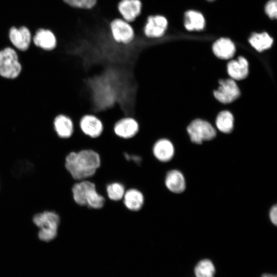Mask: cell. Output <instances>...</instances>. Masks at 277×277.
<instances>
[{"label":"cell","instance_id":"6da1fadb","mask_svg":"<svg viewBox=\"0 0 277 277\" xmlns=\"http://www.w3.org/2000/svg\"><path fill=\"white\" fill-rule=\"evenodd\" d=\"M101 163L100 153L92 148L69 152L65 157L64 166L72 177L78 181L93 176Z\"/></svg>","mask_w":277,"mask_h":277},{"label":"cell","instance_id":"7a4b0ae2","mask_svg":"<svg viewBox=\"0 0 277 277\" xmlns=\"http://www.w3.org/2000/svg\"><path fill=\"white\" fill-rule=\"evenodd\" d=\"M31 222L36 228L37 236L41 241L49 242L56 238L61 217L55 211L44 210L36 212L32 215Z\"/></svg>","mask_w":277,"mask_h":277},{"label":"cell","instance_id":"3957f363","mask_svg":"<svg viewBox=\"0 0 277 277\" xmlns=\"http://www.w3.org/2000/svg\"><path fill=\"white\" fill-rule=\"evenodd\" d=\"M72 197L78 205L86 206L93 209L101 208L105 199L96 191L95 184L88 181H81L72 187Z\"/></svg>","mask_w":277,"mask_h":277},{"label":"cell","instance_id":"277c9868","mask_svg":"<svg viewBox=\"0 0 277 277\" xmlns=\"http://www.w3.org/2000/svg\"><path fill=\"white\" fill-rule=\"evenodd\" d=\"M108 30L113 41L120 45L128 46L136 38L135 32L132 24L121 17L114 18L110 21Z\"/></svg>","mask_w":277,"mask_h":277},{"label":"cell","instance_id":"5b68a950","mask_svg":"<svg viewBox=\"0 0 277 277\" xmlns=\"http://www.w3.org/2000/svg\"><path fill=\"white\" fill-rule=\"evenodd\" d=\"M22 70L17 51L8 46L0 50V76L7 79L17 77Z\"/></svg>","mask_w":277,"mask_h":277},{"label":"cell","instance_id":"8992f818","mask_svg":"<svg viewBox=\"0 0 277 277\" xmlns=\"http://www.w3.org/2000/svg\"><path fill=\"white\" fill-rule=\"evenodd\" d=\"M168 26L169 22L165 15L160 14H151L146 18L142 33L147 39L156 40L164 36Z\"/></svg>","mask_w":277,"mask_h":277},{"label":"cell","instance_id":"52a82bcc","mask_svg":"<svg viewBox=\"0 0 277 277\" xmlns=\"http://www.w3.org/2000/svg\"><path fill=\"white\" fill-rule=\"evenodd\" d=\"M78 128L81 132L87 137L97 139L103 133L104 124L101 118L94 113L83 115L78 122Z\"/></svg>","mask_w":277,"mask_h":277},{"label":"cell","instance_id":"ba28073f","mask_svg":"<svg viewBox=\"0 0 277 277\" xmlns=\"http://www.w3.org/2000/svg\"><path fill=\"white\" fill-rule=\"evenodd\" d=\"M140 128L138 121L131 115H125L117 120L112 126V132L117 138L130 140L138 134Z\"/></svg>","mask_w":277,"mask_h":277},{"label":"cell","instance_id":"9c48e42d","mask_svg":"<svg viewBox=\"0 0 277 277\" xmlns=\"http://www.w3.org/2000/svg\"><path fill=\"white\" fill-rule=\"evenodd\" d=\"M187 131L191 141L200 144L204 141L213 139L216 131L208 122L200 119L193 121L187 127Z\"/></svg>","mask_w":277,"mask_h":277},{"label":"cell","instance_id":"30bf717a","mask_svg":"<svg viewBox=\"0 0 277 277\" xmlns=\"http://www.w3.org/2000/svg\"><path fill=\"white\" fill-rule=\"evenodd\" d=\"M8 37L12 47L18 51H26L32 43V32L25 25L18 27L11 26L8 30Z\"/></svg>","mask_w":277,"mask_h":277},{"label":"cell","instance_id":"8fae6325","mask_svg":"<svg viewBox=\"0 0 277 277\" xmlns=\"http://www.w3.org/2000/svg\"><path fill=\"white\" fill-rule=\"evenodd\" d=\"M32 43L41 50L50 51L56 48L57 39L51 29L39 28L32 34Z\"/></svg>","mask_w":277,"mask_h":277},{"label":"cell","instance_id":"7c38bea8","mask_svg":"<svg viewBox=\"0 0 277 277\" xmlns=\"http://www.w3.org/2000/svg\"><path fill=\"white\" fill-rule=\"evenodd\" d=\"M219 84L220 86L213 92L214 96L219 102L230 103L239 97L240 89L233 79L221 80Z\"/></svg>","mask_w":277,"mask_h":277},{"label":"cell","instance_id":"4fadbf2b","mask_svg":"<svg viewBox=\"0 0 277 277\" xmlns=\"http://www.w3.org/2000/svg\"><path fill=\"white\" fill-rule=\"evenodd\" d=\"M143 4L141 0H120L117 10L121 18L132 23L141 15Z\"/></svg>","mask_w":277,"mask_h":277},{"label":"cell","instance_id":"5bb4252c","mask_svg":"<svg viewBox=\"0 0 277 277\" xmlns=\"http://www.w3.org/2000/svg\"><path fill=\"white\" fill-rule=\"evenodd\" d=\"M154 157L161 162L170 161L174 155V147L172 142L165 137L156 139L151 146Z\"/></svg>","mask_w":277,"mask_h":277},{"label":"cell","instance_id":"9a60e30c","mask_svg":"<svg viewBox=\"0 0 277 277\" xmlns=\"http://www.w3.org/2000/svg\"><path fill=\"white\" fill-rule=\"evenodd\" d=\"M53 127L57 136L62 139L70 138L75 130L73 121L70 116L64 114H60L55 117Z\"/></svg>","mask_w":277,"mask_h":277},{"label":"cell","instance_id":"2e32d148","mask_svg":"<svg viewBox=\"0 0 277 277\" xmlns=\"http://www.w3.org/2000/svg\"><path fill=\"white\" fill-rule=\"evenodd\" d=\"M165 184L171 192L181 193L186 189V180L184 174L176 169L170 170L165 176Z\"/></svg>","mask_w":277,"mask_h":277},{"label":"cell","instance_id":"e0dca14e","mask_svg":"<svg viewBox=\"0 0 277 277\" xmlns=\"http://www.w3.org/2000/svg\"><path fill=\"white\" fill-rule=\"evenodd\" d=\"M227 71L233 80H241L246 78L248 74V63L243 56L238 60L230 61L227 65Z\"/></svg>","mask_w":277,"mask_h":277},{"label":"cell","instance_id":"ac0fdd59","mask_svg":"<svg viewBox=\"0 0 277 277\" xmlns=\"http://www.w3.org/2000/svg\"><path fill=\"white\" fill-rule=\"evenodd\" d=\"M212 50L217 57L227 60L233 56L235 47L233 43L229 38H221L214 43Z\"/></svg>","mask_w":277,"mask_h":277},{"label":"cell","instance_id":"d6986e66","mask_svg":"<svg viewBox=\"0 0 277 277\" xmlns=\"http://www.w3.org/2000/svg\"><path fill=\"white\" fill-rule=\"evenodd\" d=\"M123 199L126 207L134 211L141 209L144 202L143 194L136 189H130L125 191Z\"/></svg>","mask_w":277,"mask_h":277},{"label":"cell","instance_id":"ffe728a7","mask_svg":"<svg viewBox=\"0 0 277 277\" xmlns=\"http://www.w3.org/2000/svg\"><path fill=\"white\" fill-rule=\"evenodd\" d=\"M205 25L204 17L200 12L189 10L185 13L184 26L187 30H201L204 28Z\"/></svg>","mask_w":277,"mask_h":277},{"label":"cell","instance_id":"44dd1931","mask_svg":"<svg viewBox=\"0 0 277 277\" xmlns=\"http://www.w3.org/2000/svg\"><path fill=\"white\" fill-rule=\"evenodd\" d=\"M193 272L195 277H214L215 268L210 259H203L196 264Z\"/></svg>","mask_w":277,"mask_h":277},{"label":"cell","instance_id":"7402d4cb","mask_svg":"<svg viewBox=\"0 0 277 277\" xmlns=\"http://www.w3.org/2000/svg\"><path fill=\"white\" fill-rule=\"evenodd\" d=\"M249 42L258 51L262 52L272 46L273 39L266 32L254 33L249 38Z\"/></svg>","mask_w":277,"mask_h":277},{"label":"cell","instance_id":"603a6c76","mask_svg":"<svg viewBox=\"0 0 277 277\" xmlns=\"http://www.w3.org/2000/svg\"><path fill=\"white\" fill-rule=\"evenodd\" d=\"M216 125L218 129L222 132H231L233 127L232 114L228 111L221 112L216 117Z\"/></svg>","mask_w":277,"mask_h":277},{"label":"cell","instance_id":"cb8c5ba5","mask_svg":"<svg viewBox=\"0 0 277 277\" xmlns=\"http://www.w3.org/2000/svg\"><path fill=\"white\" fill-rule=\"evenodd\" d=\"M106 192L110 200L117 201L123 199L125 193V189L122 184L114 182L108 185L106 187Z\"/></svg>","mask_w":277,"mask_h":277},{"label":"cell","instance_id":"d4e9b609","mask_svg":"<svg viewBox=\"0 0 277 277\" xmlns=\"http://www.w3.org/2000/svg\"><path fill=\"white\" fill-rule=\"evenodd\" d=\"M69 7L80 10H90L96 5L97 0H62Z\"/></svg>","mask_w":277,"mask_h":277},{"label":"cell","instance_id":"484cf974","mask_svg":"<svg viewBox=\"0 0 277 277\" xmlns=\"http://www.w3.org/2000/svg\"><path fill=\"white\" fill-rule=\"evenodd\" d=\"M265 11L268 16L271 19H274L277 16L276 0H270L266 5Z\"/></svg>","mask_w":277,"mask_h":277},{"label":"cell","instance_id":"4316f807","mask_svg":"<svg viewBox=\"0 0 277 277\" xmlns=\"http://www.w3.org/2000/svg\"><path fill=\"white\" fill-rule=\"evenodd\" d=\"M269 216L271 223L276 226L277 224V207L276 205L272 206L270 208Z\"/></svg>","mask_w":277,"mask_h":277},{"label":"cell","instance_id":"83f0119b","mask_svg":"<svg viewBox=\"0 0 277 277\" xmlns=\"http://www.w3.org/2000/svg\"><path fill=\"white\" fill-rule=\"evenodd\" d=\"M261 277H277V275L271 273H264Z\"/></svg>","mask_w":277,"mask_h":277},{"label":"cell","instance_id":"f1b7e54d","mask_svg":"<svg viewBox=\"0 0 277 277\" xmlns=\"http://www.w3.org/2000/svg\"><path fill=\"white\" fill-rule=\"evenodd\" d=\"M209 1H212V0H209Z\"/></svg>","mask_w":277,"mask_h":277}]
</instances>
